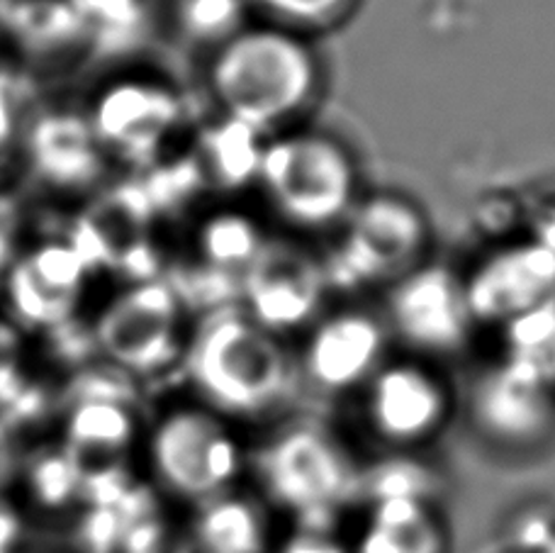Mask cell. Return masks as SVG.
Segmentation results:
<instances>
[{"label": "cell", "mask_w": 555, "mask_h": 553, "mask_svg": "<svg viewBox=\"0 0 555 553\" xmlns=\"http://www.w3.org/2000/svg\"><path fill=\"white\" fill-rule=\"evenodd\" d=\"M475 324L504 327L555 303V252L539 240L517 242L475 266L465 279Z\"/></svg>", "instance_id": "cell-12"}, {"label": "cell", "mask_w": 555, "mask_h": 553, "mask_svg": "<svg viewBox=\"0 0 555 553\" xmlns=\"http://www.w3.org/2000/svg\"><path fill=\"white\" fill-rule=\"evenodd\" d=\"M546 369H548V373H551V381L555 383V342H553V347H551L548 353H546Z\"/></svg>", "instance_id": "cell-30"}, {"label": "cell", "mask_w": 555, "mask_h": 553, "mask_svg": "<svg viewBox=\"0 0 555 553\" xmlns=\"http://www.w3.org/2000/svg\"><path fill=\"white\" fill-rule=\"evenodd\" d=\"M25 519L10 498H0V553H23Z\"/></svg>", "instance_id": "cell-28"}, {"label": "cell", "mask_w": 555, "mask_h": 553, "mask_svg": "<svg viewBox=\"0 0 555 553\" xmlns=\"http://www.w3.org/2000/svg\"><path fill=\"white\" fill-rule=\"evenodd\" d=\"M273 553H349V541H344L332 527H300L293 535L275 541Z\"/></svg>", "instance_id": "cell-26"}, {"label": "cell", "mask_w": 555, "mask_h": 553, "mask_svg": "<svg viewBox=\"0 0 555 553\" xmlns=\"http://www.w3.org/2000/svg\"><path fill=\"white\" fill-rule=\"evenodd\" d=\"M10 5H13V0H0V33H3V25H5Z\"/></svg>", "instance_id": "cell-31"}, {"label": "cell", "mask_w": 555, "mask_h": 553, "mask_svg": "<svg viewBox=\"0 0 555 553\" xmlns=\"http://www.w3.org/2000/svg\"><path fill=\"white\" fill-rule=\"evenodd\" d=\"M263 242L266 234L259 230V224L249 215L232 210L212 215L197 230V254L203 263L222 273L242 275Z\"/></svg>", "instance_id": "cell-21"}, {"label": "cell", "mask_w": 555, "mask_h": 553, "mask_svg": "<svg viewBox=\"0 0 555 553\" xmlns=\"http://www.w3.org/2000/svg\"><path fill=\"white\" fill-rule=\"evenodd\" d=\"M83 263L78 252L64 244H47L17 261L10 279V298L17 318L29 324H56L78 300Z\"/></svg>", "instance_id": "cell-17"}, {"label": "cell", "mask_w": 555, "mask_h": 553, "mask_svg": "<svg viewBox=\"0 0 555 553\" xmlns=\"http://www.w3.org/2000/svg\"><path fill=\"white\" fill-rule=\"evenodd\" d=\"M244 0H181L178 25L197 42H227L240 33Z\"/></svg>", "instance_id": "cell-22"}, {"label": "cell", "mask_w": 555, "mask_h": 553, "mask_svg": "<svg viewBox=\"0 0 555 553\" xmlns=\"http://www.w3.org/2000/svg\"><path fill=\"white\" fill-rule=\"evenodd\" d=\"M3 33L13 37L17 52L42 62L86 39L81 20L68 0H13Z\"/></svg>", "instance_id": "cell-19"}, {"label": "cell", "mask_w": 555, "mask_h": 553, "mask_svg": "<svg viewBox=\"0 0 555 553\" xmlns=\"http://www.w3.org/2000/svg\"><path fill=\"white\" fill-rule=\"evenodd\" d=\"M429 224L420 207L402 195L378 193L346 215L324 273L330 288L346 293L395 283L422 263Z\"/></svg>", "instance_id": "cell-6"}, {"label": "cell", "mask_w": 555, "mask_h": 553, "mask_svg": "<svg viewBox=\"0 0 555 553\" xmlns=\"http://www.w3.org/2000/svg\"><path fill=\"white\" fill-rule=\"evenodd\" d=\"M20 463H23V453H20L17 434L0 417V498H8L10 488L17 483Z\"/></svg>", "instance_id": "cell-27"}, {"label": "cell", "mask_w": 555, "mask_h": 553, "mask_svg": "<svg viewBox=\"0 0 555 553\" xmlns=\"http://www.w3.org/2000/svg\"><path fill=\"white\" fill-rule=\"evenodd\" d=\"M261 500L300 527H332L346 505L361 498L363 471L332 432L293 424L263 443L256 456Z\"/></svg>", "instance_id": "cell-3"}, {"label": "cell", "mask_w": 555, "mask_h": 553, "mask_svg": "<svg viewBox=\"0 0 555 553\" xmlns=\"http://www.w3.org/2000/svg\"><path fill=\"white\" fill-rule=\"evenodd\" d=\"M17 483H23L27 498L44 512H64L83 502L86 471L64 447L42 456L23 459Z\"/></svg>", "instance_id": "cell-20"}, {"label": "cell", "mask_w": 555, "mask_h": 553, "mask_svg": "<svg viewBox=\"0 0 555 553\" xmlns=\"http://www.w3.org/2000/svg\"><path fill=\"white\" fill-rule=\"evenodd\" d=\"M388 330L363 310H339L314 324L302 349V371L322 393L365 388L385 363Z\"/></svg>", "instance_id": "cell-14"}, {"label": "cell", "mask_w": 555, "mask_h": 553, "mask_svg": "<svg viewBox=\"0 0 555 553\" xmlns=\"http://www.w3.org/2000/svg\"><path fill=\"white\" fill-rule=\"evenodd\" d=\"M146 463L168 496L201 505L244 476L246 451L230 420L205 404H176L146 434Z\"/></svg>", "instance_id": "cell-5"}, {"label": "cell", "mask_w": 555, "mask_h": 553, "mask_svg": "<svg viewBox=\"0 0 555 553\" xmlns=\"http://www.w3.org/2000/svg\"><path fill=\"white\" fill-rule=\"evenodd\" d=\"M363 390L365 422L375 437L392 449L424 447L439 437L449 422V388L424 363H383Z\"/></svg>", "instance_id": "cell-11"}, {"label": "cell", "mask_w": 555, "mask_h": 553, "mask_svg": "<svg viewBox=\"0 0 555 553\" xmlns=\"http://www.w3.org/2000/svg\"><path fill=\"white\" fill-rule=\"evenodd\" d=\"M181 120V103L168 86L122 78L95 95L88 127L101 150L127 159L156 154Z\"/></svg>", "instance_id": "cell-13"}, {"label": "cell", "mask_w": 555, "mask_h": 553, "mask_svg": "<svg viewBox=\"0 0 555 553\" xmlns=\"http://www.w3.org/2000/svg\"><path fill=\"white\" fill-rule=\"evenodd\" d=\"M185 539L191 553H273L278 541L271 507L236 488L195 505Z\"/></svg>", "instance_id": "cell-16"}, {"label": "cell", "mask_w": 555, "mask_h": 553, "mask_svg": "<svg viewBox=\"0 0 555 553\" xmlns=\"http://www.w3.org/2000/svg\"><path fill=\"white\" fill-rule=\"evenodd\" d=\"M207 83L227 120L263 132L305 111L320 86V64L295 29L242 27L217 47Z\"/></svg>", "instance_id": "cell-1"}, {"label": "cell", "mask_w": 555, "mask_h": 553, "mask_svg": "<svg viewBox=\"0 0 555 553\" xmlns=\"http://www.w3.org/2000/svg\"><path fill=\"white\" fill-rule=\"evenodd\" d=\"M266 15L278 20L281 27H324L341 17L353 0H251Z\"/></svg>", "instance_id": "cell-24"}, {"label": "cell", "mask_w": 555, "mask_h": 553, "mask_svg": "<svg viewBox=\"0 0 555 553\" xmlns=\"http://www.w3.org/2000/svg\"><path fill=\"white\" fill-rule=\"evenodd\" d=\"M390 330L426 357H451L470 342L475 318L465 279L443 263H420L390 285Z\"/></svg>", "instance_id": "cell-9"}, {"label": "cell", "mask_w": 555, "mask_h": 553, "mask_svg": "<svg viewBox=\"0 0 555 553\" xmlns=\"http://www.w3.org/2000/svg\"><path fill=\"white\" fill-rule=\"evenodd\" d=\"M185 366L205 408L224 420L266 414L293 381V361L281 337L244 310L212 314L188 347Z\"/></svg>", "instance_id": "cell-2"}, {"label": "cell", "mask_w": 555, "mask_h": 553, "mask_svg": "<svg viewBox=\"0 0 555 553\" xmlns=\"http://www.w3.org/2000/svg\"><path fill=\"white\" fill-rule=\"evenodd\" d=\"M132 441L134 422L120 402L88 400L76 404L66 422L64 449L81 463L83 471H91L98 461V473L117 471Z\"/></svg>", "instance_id": "cell-18"}, {"label": "cell", "mask_w": 555, "mask_h": 553, "mask_svg": "<svg viewBox=\"0 0 555 553\" xmlns=\"http://www.w3.org/2000/svg\"><path fill=\"white\" fill-rule=\"evenodd\" d=\"M541 553H555V529H553V535H551V539L546 541V546L541 549Z\"/></svg>", "instance_id": "cell-32"}, {"label": "cell", "mask_w": 555, "mask_h": 553, "mask_svg": "<svg viewBox=\"0 0 555 553\" xmlns=\"http://www.w3.org/2000/svg\"><path fill=\"white\" fill-rule=\"evenodd\" d=\"M470 420L480 437L509 453L543 447L555 432V383L546 359H507L485 371L473 388Z\"/></svg>", "instance_id": "cell-7"}, {"label": "cell", "mask_w": 555, "mask_h": 553, "mask_svg": "<svg viewBox=\"0 0 555 553\" xmlns=\"http://www.w3.org/2000/svg\"><path fill=\"white\" fill-rule=\"evenodd\" d=\"M349 553H451V531L436 500L378 498L365 502Z\"/></svg>", "instance_id": "cell-15"}, {"label": "cell", "mask_w": 555, "mask_h": 553, "mask_svg": "<svg viewBox=\"0 0 555 553\" xmlns=\"http://www.w3.org/2000/svg\"><path fill=\"white\" fill-rule=\"evenodd\" d=\"M244 312L273 334L312 322L330 291L324 261L310 246L285 236H266L259 254L240 275Z\"/></svg>", "instance_id": "cell-8"}, {"label": "cell", "mask_w": 555, "mask_h": 553, "mask_svg": "<svg viewBox=\"0 0 555 553\" xmlns=\"http://www.w3.org/2000/svg\"><path fill=\"white\" fill-rule=\"evenodd\" d=\"M256 181L285 222L326 230L351 213L359 173L351 154L334 137L287 132L263 144Z\"/></svg>", "instance_id": "cell-4"}, {"label": "cell", "mask_w": 555, "mask_h": 553, "mask_svg": "<svg viewBox=\"0 0 555 553\" xmlns=\"http://www.w3.org/2000/svg\"><path fill=\"white\" fill-rule=\"evenodd\" d=\"M83 25V35L98 39H113L115 35H130L139 25L142 5L139 0H68Z\"/></svg>", "instance_id": "cell-23"}, {"label": "cell", "mask_w": 555, "mask_h": 553, "mask_svg": "<svg viewBox=\"0 0 555 553\" xmlns=\"http://www.w3.org/2000/svg\"><path fill=\"white\" fill-rule=\"evenodd\" d=\"M25 95L13 68L0 64V171L13 159L23 142Z\"/></svg>", "instance_id": "cell-25"}, {"label": "cell", "mask_w": 555, "mask_h": 553, "mask_svg": "<svg viewBox=\"0 0 555 553\" xmlns=\"http://www.w3.org/2000/svg\"><path fill=\"white\" fill-rule=\"evenodd\" d=\"M15 337L13 332L0 324V378H10V371H13L15 363Z\"/></svg>", "instance_id": "cell-29"}, {"label": "cell", "mask_w": 555, "mask_h": 553, "mask_svg": "<svg viewBox=\"0 0 555 553\" xmlns=\"http://www.w3.org/2000/svg\"><path fill=\"white\" fill-rule=\"evenodd\" d=\"M98 344L132 373L164 371L181 351V300L168 283H137L107 305Z\"/></svg>", "instance_id": "cell-10"}]
</instances>
